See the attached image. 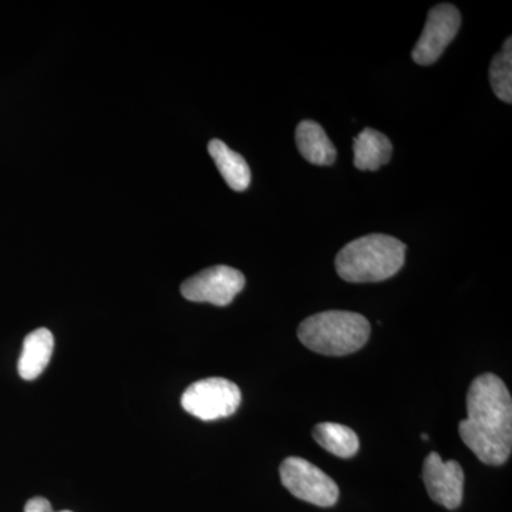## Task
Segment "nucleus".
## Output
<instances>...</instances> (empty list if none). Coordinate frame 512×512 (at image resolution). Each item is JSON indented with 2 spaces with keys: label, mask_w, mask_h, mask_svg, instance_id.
<instances>
[{
  "label": "nucleus",
  "mask_w": 512,
  "mask_h": 512,
  "mask_svg": "<svg viewBox=\"0 0 512 512\" xmlns=\"http://www.w3.org/2000/svg\"><path fill=\"white\" fill-rule=\"evenodd\" d=\"M279 474L286 490L299 500L325 508L338 503V484L301 457L286 458L279 468Z\"/></svg>",
  "instance_id": "nucleus-5"
},
{
  "label": "nucleus",
  "mask_w": 512,
  "mask_h": 512,
  "mask_svg": "<svg viewBox=\"0 0 512 512\" xmlns=\"http://www.w3.org/2000/svg\"><path fill=\"white\" fill-rule=\"evenodd\" d=\"M461 26V16L456 6L441 3L434 6L427 15L426 25L419 42L414 46L412 57L420 66H430L443 55L446 47L453 42Z\"/></svg>",
  "instance_id": "nucleus-7"
},
{
  "label": "nucleus",
  "mask_w": 512,
  "mask_h": 512,
  "mask_svg": "<svg viewBox=\"0 0 512 512\" xmlns=\"http://www.w3.org/2000/svg\"><path fill=\"white\" fill-rule=\"evenodd\" d=\"M505 40L503 50L494 57L490 67L491 89L498 99L511 104L512 101V42Z\"/></svg>",
  "instance_id": "nucleus-14"
},
{
  "label": "nucleus",
  "mask_w": 512,
  "mask_h": 512,
  "mask_svg": "<svg viewBox=\"0 0 512 512\" xmlns=\"http://www.w3.org/2000/svg\"><path fill=\"white\" fill-rule=\"evenodd\" d=\"M423 480L434 503L447 510H456L463 503L464 471L457 461H443L439 453H431L424 460Z\"/></svg>",
  "instance_id": "nucleus-8"
},
{
  "label": "nucleus",
  "mask_w": 512,
  "mask_h": 512,
  "mask_svg": "<svg viewBox=\"0 0 512 512\" xmlns=\"http://www.w3.org/2000/svg\"><path fill=\"white\" fill-rule=\"evenodd\" d=\"M320 447L339 458L355 457L360 441L355 431L338 423H320L312 431Z\"/></svg>",
  "instance_id": "nucleus-13"
},
{
  "label": "nucleus",
  "mask_w": 512,
  "mask_h": 512,
  "mask_svg": "<svg viewBox=\"0 0 512 512\" xmlns=\"http://www.w3.org/2000/svg\"><path fill=\"white\" fill-rule=\"evenodd\" d=\"M25 512H55L53 511L52 504L43 497H35L29 500L25 505ZM60 512H72V511H60Z\"/></svg>",
  "instance_id": "nucleus-15"
},
{
  "label": "nucleus",
  "mask_w": 512,
  "mask_h": 512,
  "mask_svg": "<svg viewBox=\"0 0 512 512\" xmlns=\"http://www.w3.org/2000/svg\"><path fill=\"white\" fill-rule=\"evenodd\" d=\"M370 330L369 320L360 313L328 311L303 320L298 338L319 355L346 356L366 345Z\"/></svg>",
  "instance_id": "nucleus-3"
},
{
  "label": "nucleus",
  "mask_w": 512,
  "mask_h": 512,
  "mask_svg": "<svg viewBox=\"0 0 512 512\" xmlns=\"http://www.w3.org/2000/svg\"><path fill=\"white\" fill-rule=\"evenodd\" d=\"M210 156L229 187L234 191H245L251 184V170L245 158L235 153L221 140L208 144Z\"/></svg>",
  "instance_id": "nucleus-12"
},
{
  "label": "nucleus",
  "mask_w": 512,
  "mask_h": 512,
  "mask_svg": "<svg viewBox=\"0 0 512 512\" xmlns=\"http://www.w3.org/2000/svg\"><path fill=\"white\" fill-rule=\"evenodd\" d=\"M244 286L245 276L238 269L218 265L188 278L181 285V293L191 302L228 306Z\"/></svg>",
  "instance_id": "nucleus-6"
},
{
  "label": "nucleus",
  "mask_w": 512,
  "mask_h": 512,
  "mask_svg": "<svg viewBox=\"0 0 512 512\" xmlns=\"http://www.w3.org/2000/svg\"><path fill=\"white\" fill-rule=\"evenodd\" d=\"M241 400L237 384L222 377H210L192 383L181 397V406L197 419L214 421L232 416Z\"/></svg>",
  "instance_id": "nucleus-4"
},
{
  "label": "nucleus",
  "mask_w": 512,
  "mask_h": 512,
  "mask_svg": "<svg viewBox=\"0 0 512 512\" xmlns=\"http://www.w3.org/2000/svg\"><path fill=\"white\" fill-rule=\"evenodd\" d=\"M296 146L306 161L315 165H332L338 151L320 124L312 120L299 123L296 128Z\"/></svg>",
  "instance_id": "nucleus-10"
},
{
  "label": "nucleus",
  "mask_w": 512,
  "mask_h": 512,
  "mask_svg": "<svg viewBox=\"0 0 512 512\" xmlns=\"http://www.w3.org/2000/svg\"><path fill=\"white\" fill-rule=\"evenodd\" d=\"M55 349V338L49 329L33 330L23 340L22 353H20L18 372L23 380H35L45 372Z\"/></svg>",
  "instance_id": "nucleus-9"
},
{
  "label": "nucleus",
  "mask_w": 512,
  "mask_h": 512,
  "mask_svg": "<svg viewBox=\"0 0 512 512\" xmlns=\"http://www.w3.org/2000/svg\"><path fill=\"white\" fill-rule=\"evenodd\" d=\"M421 437H423L424 440H429V436H427V434H423Z\"/></svg>",
  "instance_id": "nucleus-16"
},
{
  "label": "nucleus",
  "mask_w": 512,
  "mask_h": 512,
  "mask_svg": "<svg viewBox=\"0 0 512 512\" xmlns=\"http://www.w3.org/2000/svg\"><path fill=\"white\" fill-rule=\"evenodd\" d=\"M353 153L357 170L376 171L392 158V141L380 131L365 128L353 141Z\"/></svg>",
  "instance_id": "nucleus-11"
},
{
  "label": "nucleus",
  "mask_w": 512,
  "mask_h": 512,
  "mask_svg": "<svg viewBox=\"0 0 512 512\" xmlns=\"http://www.w3.org/2000/svg\"><path fill=\"white\" fill-rule=\"evenodd\" d=\"M406 261V245L390 235L370 234L340 249L335 265L343 281L370 284L392 278Z\"/></svg>",
  "instance_id": "nucleus-2"
},
{
  "label": "nucleus",
  "mask_w": 512,
  "mask_h": 512,
  "mask_svg": "<svg viewBox=\"0 0 512 512\" xmlns=\"http://www.w3.org/2000/svg\"><path fill=\"white\" fill-rule=\"evenodd\" d=\"M458 433L481 463H507L512 448V400L500 377L485 373L471 383L467 419L461 421Z\"/></svg>",
  "instance_id": "nucleus-1"
}]
</instances>
